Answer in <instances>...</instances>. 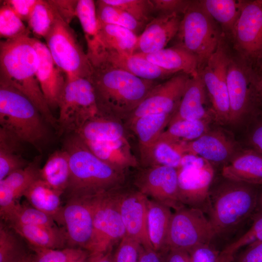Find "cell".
<instances>
[{"label":"cell","mask_w":262,"mask_h":262,"mask_svg":"<svg viewBox=\"0 0 262 262\" xmlns=\"http://www.w3.org/2000/svg\"><path fill=\"white\" fill-rule=\"evenodd\" d=\"M91 81L98 115L124 123L159 83L138 78L107 62L93 67Z\"/></svg>","instance_id":"cell-1"},{"label":"cell","mask_w":262,"mask_h":262,"mask_svg":"<svg viewBox=\"0 0 262 262\" xmlns=\"http://www.w3.org/2000/svg\"><path fill=\"white\" fill-rule=\"evenodd\" d=\"M38 66V54L29 35L0 41V82L27 97L49 125L58 131L57 118L48 105L37 78Z\"/></svg>","instance_id":"cell-2"},{"label":"cell","mask_w":262,"mask_h":262,"mask_svg":"<svg viewBox=\"0 0 262 262\" xmlns=\"http://www.w3.org/2000/svg\"><path fill=\"white\" fill-rule=\"evenodd\" d=\"M63 149L68 154L70 169L64 193L67 198L91 197L126 184L127 173L101 160L77 134H68L64 141Z\"/></svg>","instance_id":"cell-3"},{"label":"cell","mask_w":262,"mask_h":262,"mask_svg":"<svg viewBox=\"0 0 262 262\" xmlns=\"http://www.w3.org/2000/svg\"><path fill=\"white\" fill-rule=\"evenodd\" d=\"M0 127L40 153L50 139L49 124L32 101L15 88L0 82Z\"/></svg>","instance_id":"cell-4"},{"label":"cell","mask_w":262,"mask_h":262,"mask_svg":"<svg viewBox=\"0 0 262 262\" xmlns=\"http://www.w3.org/2000/svg\"><path fill=\"white\" fill-rule=\"evenodd\" d=\"M229 181L210 196L208 212L216 235L232 230L257 207L258 185Z\"/></svg>","instance_id":"cell-5"},{"label":"cell","mask_w":262,"mask_h":262,"mask_svg":"<svg viewBox=\"0 0 262 262\" xmlns=\"http://www.w3.org/2000/svg\"><path fill=\"white\" fill-rule=\"evenodd\" d=\"M223 35L220 26L202 7L199 0H191L182 15L174 46L196 58L199 71L216 50Z\"/></svg>","instance_id":"cell-6"},{"label":"cell","mask_w":262,"mask_h":262,"mask_svg":"<svg viewBox=\"0 0 262 262\" xmlns=\"http://www.w3.org/2000/svg\"><path fill=\"white\" fill-rule=\"evenodd\" d=\"M257 70L231 49L227 73L229 122L236 123L261 109L257 90Z\"/></svg>","instance_id":"cell-7"},{"label":"cell","mask_w":262,"mask_h":262,"mask_svg":"<svg viewBox=\"0 0 262 262\" xmlns=\"http://www.w3.org/2000/svg\"><path fill=\"white\" fill-rule=\"evenodd\" d=\"M45 39L55 63L64 72L66 79L91 80L93 66L75 33L60 16Z\"/></svg>","instance_id":"cell-8"},{"label":"cell","mask_w":262,"mask_h":262,"mask_svg":"<svg viewBox=\"0 0 262 262\" xmlns=\"http://www.w3.org/2000/svg\"><path fill=\"white\" fill-rule=\"evenodd\" d=\"M66 80L58 108L60 135L77 132L87 121L98 115L91 80L83 78Z\"/></svg>","instance_id":"cell-9"},{"label":"cell","mask_w":262,"mask_h":262,"mask_svg":"<svg viewBox=\"0 0 262 262\" xmlns=\"http://www.w3.org/2000/svg\"><path fill=\"white\" fill-rule=\"evenodd\" d=\"M90 197L93 214V236L90 253L103 254L126 235L121 217L118 188Z\"/></svg>","instance_id":"cell-10"},{"label":"cell","mask_w":262,"mask_h":262,"mask_svg":"<svg viewBox=\"0 0 262 262\" xmlns=\"http://www.w3.org/2000/svg\"><path fill=\"white\" fill-rule=\"evenodd\" d=\"M231 51L229 42L224 34L215 52L198 71L205 86L214 119L220 124L229 122L227 73Z\"/></svg>","instance_id":"cell-11"},{"label":"cell","mask_w":262,"mask_h":262,"mask_svg":"<svg viewBox=\"0 0 262 262\" xmlns=\"http://www.w3.org/2000/svg\"><path fill=\"white\" fill-rule=\"evenodd\" d=\"M216 235L202 210L184 206L172 213L166 242L167 251L180 249L189 252L195 247L211 242Z\"/></svg>","instance_id":"cell-12"},{"label":"cell","mask_w":262,"mask_h":262,"mask_svg":"<svg viewBox=\"0 0 262 262\" xmlns=\"http://www.w3.org/2000/svg\"><path fill=\"white\" fill-rule=\"evenodd\" d=\"M228 40L236 53L259 68L262 61V0H245Z\"/></svg>","instance_id":"cell-13"},{"label":"cell","mask_w":262,"mask_h":262,"mask_svg":"<svg viewBox=\"0 0 262 262\" xmlns=\"http://www.w3.org/2000/svg\"><path fill=\"white\" fill-rule=\"evenodd\" d=\"M136 169L132 178L136 189L175 211L184 206L179 198L178 169L163 165Z\"/></svg>","instance_id":"cell-14"},{"label":"cell","mask_w":262,"mask_h":262,"mask_svg":"<svg viewBox=\"0 0 262 262\" xmlns=\"http://www.w3.org/2000/svg\"><path fill=\"white\" fill-rule=\"evenodd\" d=\"M190 78L191 76L186 74L178 73L157 84L125 122L126 127L137 118L147 115L165 114L173 115Z\"/></svg>","instance_id":"cell-15"},{"label":"cell","mask_w":262,"mask_h":262,"mask_svg":"<svg viewBox=\"0 0 262 262\" xmlns=\"http://www.w3.org/2000/svg\"><path fill=\"white\" fill-rule=\"evenodd\" d=\"M60 224L65 227L67 247L90 253L93 236V214L90 197L67 198Z\"/></svg>","instance_id":"cell-16"},{"label":"cell","mask_w":262,"mask_h":262,"mask_svg":"<svg viewBox=\"0 0 262 262\" xmlns=\"http://www.w3.org/2000/svg\"><path fill=\"white\" fill-rule=\"evenodd\" d=\"M126 186H121L118 190L119 210L125 235L144 247L153 248L147 229L148 198L134 187Z\"/></svg>","instance_id":"cell-17"},{"label":"cell","mask_w":262,"mask_h":262,"mask_svg":"<svg viewBox=\"0 0 262 262\" xmlns=\"http://www.w3.org/2000/svg\"><path fill=\"white\" fill-rule=\"evenodd\" d=\"M178 196L184 206L208 211L209 189L214 176L210 163L202 167L178 169Z\"/></svg>","instance_id":"cell-18"},{"label":"cell","mask_w":262,"mask_h":262,"mask_svg":"<svg viewBox=\"0 0 262 262\" xmlns=\"http://www.w3.org/2000/svg\"><path fill=\"white\" fill-rule=\"evenodd\" d=\"M172 145L182 155H196L211 164H226L236 154L235 144L219 130L208 131L196 140Z\"/></svg>","instance_id":"cell-19"},{"label":"cell","mask_w":262,"mask_h":262,"mask_svg":"<svg viewBox=\"0 0 262 262\" xmlns=\"http://www.w3.org/2000/svg\"><path fill=\"white\" fill-rule=\"evenodd\" d=\"M38 57L37 78L44 97L50 109L58 108L66 84V77L55 63L46 45L32 37Z\"/></svg>","instance_id":"cell-20"},{"label":"cell","mask_w":262,"mask_h":262,"mask_svg":"<svg viewBox=\"0 0 262 262\" xmlns=\"http://www.w3.org/2000/svg\"><path fill=\"white\" fill-rule=\"evenodd\" d=\"M182 16L172 14L154 17L138 35L134 54L151 53L165 48L175 37Z\"/></svg>","instance_id":"cell-21"},{"label":"cell","mask_w":262,"mask_h":262,"mask_svg":"<svg viewBox=\"0 0 262 262\" xmlns=\"http://www.w3.org/2000/svg\"><path fill=\"white\" fill-rule=\"evenodd\" d=\"M208 100L210 99L205 86L198 72L196 75L191 76L180 104L168 126L182 120L214 118L212 108L207 107Z\"/></svg>","instance_id":"cell-22"},{"label":"cell","mask_w":262,"mask_h":262,"mask_svg":"<svg viewBox=\"0 0 262 262\" xmlns=\"http://www.w3.org/2000/svg\"><path fill=\"white\" fill-rule=\"evenodd\" d=\"M172 116L165 114L147 115L137 118L126 126L137 136L140 166H150L154 147L168 126Z\"/></svg>","instance_id":"cell-23"},{"label":"cell","mask_w":262,"mask_h":262,"mask_svg":"<svg viewBox=\"0 0 262 262\" xmlns=\"http://www.w3.org/2000/svg\"><path fill=\"white\" fill-rule=\"evenodd\" d=\"M41 157L37 156L25 168L9 175L0 180V215L8 213L23 196L26 190L40 178Z\"/></svg>","instance_id":"cell-24"},{"label":"cell","mask_w":262,"mask_h":262,"mask_svg":"<svg viewBox=\"0 0 262 262\" xmlns=\"http://www.w3.org/2000/svg\"><path fill=\"white\" fill-rule=\"evenodd\" d=\"M76 17L85 36L87 55L93 66L97 67L105 62L107 52L99 37L96 2L78 0Z\"/></svg>","instance_id":"cell-25"},{"label":"cell","mask_w":262,"mask_h":262,"mask_svg":"<svg viewBox=\"0 0 262 262\" xmlns=\"http://www.w3.org/2000/svg\"><path fill=\"white\" fill-rule=\"evenodd\" d=\"M83 142L98 158L117 170L127 173L130 168H137L140 165L127 137L111 141Z\"/></svg>","instance_id":"cell-26"},{"label":"cell","mask_w":262,"mask_h":262,"mask_svg":"<svg viewBox=\"0 0 262 262\" xmlns=\"http://www.w3.org/2000/svg\"><path fill=\"white\" fill-rule=\"evenodd\" d=\"M222 174L229 180L262 185V154L251 148L243 151L225 164Z\"/></svg>","instance_id":"cell-27"},{"label":"cell","mask_w":262,"mask_h":262,"mask_svg":"<svg viewBox=\"0 0 262 262\" xmlns=\"http://www.w3.org/2000/svg\"><path fill=\"white\" fill-rule=\"evenodd\" d=\"M160 68L174 73H183L191 76L198 73L196 58L184 49L175 46L148 54H135Z\"/></svg>","instance_id":"cell-28"},{"label":"cell","mask_w":262,"mask_h":262,"mask_svg":"<svg viewBox=\"0 0 262 262\" xmlns=\"http://www.w3.org/2000/svg\"><path fill=\"white\" fill-rule=\"evenodd\" d=\"M105 62L124 70L138 78L157 81L167 80L176 73L163 69L147 59L135 55H126L108 52Z\"/></svg>","instance_id":"cell-29"},{"label":"cell","mask_w":262,"mask_h":262,"mask_svg":"<svg viewBox=\"0 0 262 262\" xmlns=\"http://www.w3.org/2000/svg\"><path fill=\"white\" fill-rule=\"evenodd\" d=\"M8 226L26 240L31 248L62 249L67 247L65 230L57 226L50 227L20 224Z\"/></svg>","instance_id":"cell-30"},{"label":"cell","mask_w":262,"mask_h":262,"mask_svg":"<svg viewBox=\"0 0 262 262\" xmlns=\"http://www.w3.org/2000/svg\"><path fill=\"white\" fill-rule=\"evenodd\" d=\"M172 213L171 209L159 202L148 198L147 229L149 239L156 251L167 252L166 242Z\"/></svg>","instance_id":"cell-31"},{"label":"cell","mask_w":262,"mask_h":262,"mask_svg":"<svg viewBox=\"0 0 262 262\" xmlns=\"http://www.w3.org/2000/svg\"><path fill=\"white\" fill-rule=\"evenodd\" d=\"M126 129L121 121L98 115L75 133L83 141H106L126 138Z\"/></svg>","instance_id":"cell-32"},{"label":"cell","mask_w":262,"mask_h":262,"mask_svg":"<svg viewBox=\"0 0 262 262\" xmlns=\"http://www.w3.org/2000/svg\"><path fill=\"white\" fill-rule=\"evenodd\" d=\"M62 195L39 178L26 190L23 196L31 205L51 216L60 223L63 207Z\"/></svg>","instance_id":"cell-33"},{"label":"cell","mask_w":262,"mask_h":262,"mask_svg":"<svg viewBox=\"0 0 262 262\" xmlns=\"http://www.w3.org/2000/svg\"><path fill=\"white\" fill-rule=\"evenodd\" d=\"M70 174L68 154L63 148L52 153L39 170L40 179L62 195L66 189Z\"/></svg>","instance_id":"cell-34"},{"label":"cell","mask_w":262,"mask_h":262,"mask_svg":"<svg viewBox=\"0 0 262 262\" xmlns=\"http://www.w3.org/2000/svg\"><path fill=\"white\" fill-rule=\"evenodd\" d=\"M98 23L99 37L107 53L134 54L138 40L137 34L119 26L104 24L98 21Z\"/></svg>","instance_id":"cell-35"},{"label":"cell","mask_w":262,"mask_h":262,"mask_svg":"<svg viewBox=\"0 0 262 262\" xmlns=\"http://www.w3.org/2000/svg\"><path fill=\"white\" fill-rule=\"evenodd\" d=\"M245 0H202V7L220 26L223 33L229 39L240 15Z\"/></svg>","instance_id":"cell-36"},{"label":"cell","mask_w":262,"mask_h":262,"mask_svg":"<svg viewBox=\"0 0 262 262\" xmlns=\"http://www.w3.org/2000/svg\"><path fill=\"white\" fill-rule=\"evenodd\" d=\"M15 136L0 127V180L29 164L21 155V144Z\"/></svg>","instance_id":"cell-37"},{"label":"cell","mask_w":262,"mask_h":262,"mask_svg":"<svg viewBox=\"0 0 262 262\" xmlns=\"http://www.w3.org/2000/svg\"><path fill=\"white\" fill-rule=\"evenodd\" d=\"M210 120H182L176 122L167 126L158 141L173 145L196 140L209 131Z\"/></svg>","instance_id":"cell-38"},{"label":"cell","mask_w":262,"mask_h":262,"mask_svg":"<svg viewBox=\"0 0 262 262\" xmlns=\"http://www.w3.org/2000/svg\"><path fill=\"white\" fill-rule=\"evenodd\" d=\"M1 221L8 225L20 224L53 227L57 226L51 216L31 205L28 202H18L5 215Z\"/></svg>","instance_id":"cell-39"},{"label":"cell","mask_w":262,"mask_h":262,"mask_svg":"<svg viewBox=\"0 0 262 262\" xmlns=\"http://www.w3.org/2000/svg\"><path fill=\"white\" fill-rule=\"evenodd\" d=\"M96 13L99 22L119 26L127 28L138 36L142 33L146 25L125 11L105 3L103 0L96 1Z\"/></svg>","instance_id":"cell-40"},{"label":"cell","mask_w":262,"mask_h":262,"mask_svg":"<svg viewBox=\"0 0 262 262\" xmlns=\"http://www.w3.org/2000/svg\"><path fill=\"white\" fill-rule=\"evenodd\" d=\"M23 239L3 221L0 223V262H22L30 254Z\"/></svg>","instance_id":"cell-41"},{"label":"cell","mask_w":262,"mask_h":262,"mask_svg":"<svg viewBox=\"0 0 262 262\" xmlns=\"http://www.w3.org/2000/svg\"><path fill=\"white\" fill-rule=\"evenodd\" d=\"M59 16L49 0H37L27 21L28 28L35 38H45Z\"/></svg>","instance_id":"cell-42"},{"label":"cell","mask_w":262,"mask_h":262,"mask_svg":"<svg viewBox=\"0 0 262 262\" xmlns=\"http://www.w3.org/2000/svg\"><path fill=\"white\" fill-rule=\"evenodd\" d=\"M30 31L13 10L4 2L0 8V35L5 40L29 36Z\"/></svg>","instance_id":"cell-43"},{"label":"cell","mask_w":262,"mask_h":262,"mask_svg":"<svg viewBox=\"0 0 262 262\" xmlns=\"http://www.w3.org/2000/svg\"><path fill=\"white\" fill-rule=\"evenodd\" d=\"M109 5L118 7L131 15L138 21L147 25L154 17L151 0H103Z\"/></svg>","instance_id":"cell-44"},{"label":"cell","mask_w":262,"mask_h":262,"mask_svg":"<svg viewBox=\"0 0 262 262\" xmlns=\"http://www.w3.org/2000/svg\"><path fill=\"white\" fill-rule=\"evenodd\" d=\"M31 248L34 251V262H74L89 252L70 247L62 249Z\"/></svg>","instance_id":"cell-45"},{"label":"cell","mask_w":262,"mask_h":262,"mask_svg":"<svg viewBox=\"0 0 262 262\" xmlns=\"http://www.w3.org/2000/svg\"><path fill=\"white\" fill-rule=\"evenodd\" d=\"M182 156L172 145L158 141L153 149L150 166L163 165L179 169Z\"/></svg>","instance_id":"cell-46"},{"label":"cell","mask_w":262,"mask_h":262,"mask_svg":"<svg viewBox=\"0 0 262 262\" xmlns=\"http://www.w3.org/2000/svg\"><path fill=\"white\" fill-rule=\"evenodd\" d=\"M255 242H262V213H258L256 215L252 226L246 233L228 245L222 251L235 255L242 247Z\"/></svg>","instance_id":"cell-47"},{"label":"cell","mask_w":262,"mask_h":262,"mask_svg":"<svg viewBox=\"0 0 262 262\" xmlns=\"http://www.w3.org/2000/svg\"><path fill=\"white\" fill-rule=\"evenodd\" d=\"M141 246L136 241L125 235L113 255L115 262H139Z\"/></svg>","instance_id":"cell-48"},{"label":"cell","mask_w":262,"mask_h":262,"mask_svg":"<svg viewBox=\"0 0 262 262\" xmlns=\"http://www.w3.org/2000/svg\"><path fill=\"white\" fill-rule=\"evenodd\" d=\"M191 0H151L154 13L157 15L178 14L183 15Z\"/></svg>","instance_id":"cell-49"},{"label":"cell","mask_w":262,"mask_h":262,"mask_svg":"<svg viewBox=\"0 0 262 262\" xmlns=\"http://www.w3.org/2000/svg\"><path fill=\"white\" fill-rule=\"evenodd\" d=\"M220 252L209 243L197 246L189 253L191 262H216Z\"/></svg>","instance_id":"cell-50"},{"label":"cell","mask_w":262,"mask_h":262,"mask_svg":"<svg viewBox=\"0 0 262 262\" xmlns=\"http://www.w3.org/2000/svg\"><path fill=\"white\" fill-rule=\"evenodd\" d=\"M252 117L255 119L248 136L249 144L250 148L262 154V109Z\"/></svg>","instance_id":"cell-51"},{"label":"cell","mask_w":262,"mask_h":262,"mask_svg":"<svg viewBox=\"0 0 262 262\" xmlns=\"http://www.w3.org/2000/svg\"><path fill=\"white\" fill-rule=\"evenodd\" d=\"M54 7L60 16L67 24L76 16L78 0H49Z\"/></svg>","instance_id":"cell-52"},{"label":"cell","mask_w":262,"mask_h":262,"mask_svg":"<svg viewBox=\"0 0 262 262\" xmlns=\"http://www.w3.org/2000/svg\"><path fill=\"white\" fill-rule=\"evenodd\" d=\"M37 0H8L3 2L9 5L23 21H27Z\"/></svg>","instance_id":"cell-53"},{"label":"cell","mask_w":262,"mask_h":262,"mask_svg":"<svg viewBox=\"0 0 262 262\" xmlns=\"http://www.w3.org/2000/svg\"><path fill=\"white\" fill-rule=\"evenodd\" d=\"M232 262H262V242H255L247 246Z\"/></svg>","instance_id":"cell-54"},{"label":"cell","mask_w":262,"mask_h":262,"mask_svg":"<svg viewBox=\"0 0 262 262\" xmlns=\"http://www.w3.org/2000/svg\"><path fill=\"white\" fill-rule=\"evenodd\" d=\"M167 252L141 246L139 262H166Z\"/></svg>","instance_id":"cell-55"},{"label":"cell","mask_w":262,"mask_h":262,"mask_svg":"<svg viewBox=\"0 0 262 262\" xmlns=\"http://www.w3.org/2000/svg\"><path fill=\"white\" fill-rule=\"evenodd\" d=\"M208 163L209 162L200 156L192 154H184L182 156L179 168L202 167Z\"/></svg>","instance_id":"cell-56"},{"label":"cell","mask_w":262,"mask_h":262,"mask_svg":"<svg viewBox=\"0 0 262 262\" xmlns=\"http://www.w3.org/2000/svg\"><path fill=\"white\" fill-rule=\"evenodd\" d=\"M166 262H191L189 252L180 249H171L166 255Z\"/></svg>","instance_id":"cell-57"},{"label":"cell","mask_w":262,"mask_h":262,"mask_svg":"<svg viewBox=\"0 0 262 262\" xmlns=\"http://www.w3.org/2000/svg\"><path fill=\"white\" fill-rule=\"evenodd\" d=\"M93 262H115V261L111 250H109L105 253L95 256Z\"/></svg>","instance_id":"cell-58"},{"label":"cell","mask_w":262,"mask_h":262,"mask_svg":"<svg viewBox=\"0 0 262 262\" xmlns=\"http://www.w3.org/2000/svg\"><path fill=\"white\" fill-rule=\"evenodd\" d=\"M258 78L257 83V90L259 102L261 109H262V68L258 70Z\"/></svg>","instance_id":"cell-59"},{"label":"cell","mask_w":262,"mask_h":262,"mask_svg":"<svg viewBox=\"0 0 262 262\" xmlns=\"http://www.w3.org/2000/svg\"><path fill=\"white\" fill-rule=\"evenodd\" d=\"M95 256L88 252L74 262H93Z\"/></svg>","instance_id":"cell-60"},{"label":"cell","mask_w":262,"mask_h":262,"mask_svg":"<svg viewBox=\"0 0 262 262\" xmlns=\"http://www.w3.org/2000/svg\"><path fill=\"white\" fill-rule=\"evenodd\" d=\"M259 212L258 213H262V191L259 195L257 207Z\"/></svg>","instance_id":"cell-61"},{"label":"cell","mask_w":262,"mask_h":262,"mask_svg":"<svg viewBox=\"0 0 262 262\" xmlns=\"http://www.w3.org/2000/svg\"><path fill=\"white\" fill-rule=\"evenodd\" d=\"M22 262H34L33 254H29Z\"/></svg>","instance_id":"cell-62"},{"label":"cell","mask_w":262,"mask_h":262,"mask_svg":"<svg viewBox=\"0 0 262 262\" xmlns=\"http://www.w3.org/2000/svg\"><path fill=\"white\" fill-rule=\"evenodd\" d=\"M262 68V61L261 64L260 65V66L259 67V68Z\"/></svg>","instance_id":"cell-63"}]
</instances>
